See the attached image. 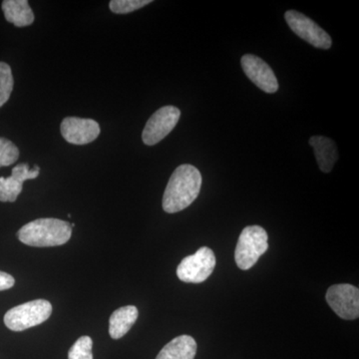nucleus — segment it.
Wrapping results in <instances>:
<instances>
[{"mask_svg":"<svg viewBox=\"0 0 359 359\" xmlns=\"http://www.w3.org/2000/svg\"><path fill=\"white\" fill-rule=\"evenodd\" d=\"M138 309L134 306H123L116 309L109 320L111 339H119L131 330L138 318Z\"/></svg>","mask_w":359,"mask_h":359,"instance_id":"obj_15","label":"nucleus"},{"mask_svg":"<svg viewBox=\"0 0 359 359\" xmlns=\"http://www.w3.org/2000/svg\"><path fill=\"white\" fill-rule=\"evenodd\" d=\"M150 4H152L151 0H112L110 1L109 7L112 13L126 14L138 11Z\"/></svg>","mask_w":359,"mask_h":359,"instance_id":"obj_19","label":"nucleus"},{"mask_svg":"<svg viewBox=\"0 0 359 359\" xmlns=\"http://www.w3.org/2000/svg\"><path fill=\"white\" fill-rule=\"evenodd\" d=\"M285 18L290 29L308 43L320 49L332 47V40L328 33L308 16L299 11H289L285 13Z\"/></svg>","mask_w":359,"mask_h":359,"instance_id":"obj_8","label":"nucleus"},{"mask_svg":"<svg viewBox=\"0 0 359 359\" xmlns=\"http://www.w3.org/2000/svg\"><path fill=\"white\" fill-rule=\"evenodd\" d=\"M197 342L190 335H180L163 347L156 359H194Z\"/></svg>","mask_w":359,"mask_h":359,"instance_id":"obj_13","label":"nucleus"},{"mask_svg":"<svg viewBox=\"0 0 359 359\" xmlns=\"http://www.w3.org/2000/svg\"><path fill=\"white\" fill-rule=\"evenodd\" d=\"M51 313L50 302L36 299L9 309L4 316V325L13 332H23L41 325L50 318Z\"/></svg>","mask_w":359,"mask_h":359,"instance_id":"obj_4","label":"nucleus"},{"mask_svg":"<svg viewBox=\"0 0 359 359\" xmlns=\"http://www.w3.org/2000/svg\"><path fill=\"white\" fill-rule=\"evenodd\" d=\"M216 257L210 248H200L192 256L186 257L177 269L179 280L187 283H204L214 271Z\"/></svg>","mask_w":359,"mask_h":359,"instance_id":"obj_5","label":"nucleus"},{"mask_svg":"<svg viewBox=\"0 0 359 359\" xmlns=\"http://www.w3.org/2000/svg\"><path fill=\"white\" fill-rule=\"evenodd\" d=\"M328 306L342 320H353L359 316V290L348 283L332 285L325 295Z\"/></svg>","mask_w":359,"mask_h":359,"instance_id":"obj_6","label":"nucleus"},{"mask_svg":"<svg viewBox=\"0 0 359 359\" xmlns=\"http://www.w3.org/2000/svg\"><path fill=\"white\" fill-rule=\"evenodd\" d=\"M92 346H93V341L91 337H80L71 347L68 353V359H93Z\"/></svg>","mask_w":359,"mask_h":359,"instance_id":"obj_18","label":"nucleus"},{"mask_svg":"<svg viewBox=\"0 0 359 359\" xmlns=\"http://www.w3.org/2000/svg\"><path fill=\"white\" fill-rule=\"evenodd\" d=\"M72 235L68 222L58 219H37L18 231V237L25 245L35 248L57 247L66 244Z\"/></svg>","mask_w":359,"mask_h":359,"instance_id":"obj_2","label":"nucleus"},{"mask_svg":"<svg viewBox=\"0 0 359 359\" xmlns=\"http://www.w3.org/2000/svg\"><path fill=\"white\" fill-rule=\"evenodd\" d=\"M14 283H15V280L13 276L4 273V271H0V292L11 289Z\"/></svg>","mask_w":359,"mask_h":359,"instance_id":"obj_20","label":"nucleus"},{"mask_svg":"<svg viewBox=\"0 0 359 359\" xmlns=\"http://www.w3.org/2000/svg\"><path fill=\"white\" fill-rule=\"evenodd\" d=\"M202 175L192 165H181L175 170L163 196V209L169 214L183 211L199 196Z\"/></svg>","mask_w":359,"mask_h":359,"instance_id":"obj_1","label":"nucleus"},{"mask_svg":"<svg viewBox=\"0 0 359 359\" xmlns=\"http://www.w3.org/2000/svg\"><path fill=\"white\" fill-rule=\"evenodd\" d=\"M1 7L6 20L16 27H25L34 22V13L27 0H4Z\"/></svg>","mask_w":359,"mask_h":359,"instance_id":"obj_14","label":"nucleus"},{"mask_svg":"<svg viewBox=\"0 0 359 359\" xmlns=\"http://www.w3.org/2000/svg\"><path fill=\"white\" fill-rule=\"evenodd\" d=\"M14 80L11 66L0 62V107L11 98L13 90Z\"/></svg>","mask_w":359,"mask_h":359,"instance_id":"obj_16","label":"nucleus"},{"mask_svg":"<svg viewBox=\"0 0 359 359\" xmlns=\"http://www.w3.org/2000/svg\"><path fill=\"white\" fill-rule=\"evenodd\" d=\"M309 145L313 148L321 171L330 173L339 160V152L334 141L325 136H313L309 139Z\"/></svg>","mask_w":359,"mask_h":359,"instance_id":"obj_12","label":"nucleus"},{"mask_svg":"<svg viewBox=\"0 0 359 359\" xmlns=\"http://www.w3.org/2000/svg\"><path fill=\"white\" fill-rule=\"evenodd\" d=\"M20 158V150L11 140L0 137V168L11 166Z\"/></svg>","mask_w":359,"mask_h":359,"instance_id":"obj_17","label":"nucleus"},{"mask_svg":"<svg viewBox=\"0 0 359 359\" xmlns=\"http://www.w3.org/2000/svg\"><path fill=\"white\" fill-rule=\"evenodd\" d=\"M61 134L68 143L86 145L98 138L100 126L93 119L67 117L61 123Z\"/></svg>","mask_w":359,"mask_h":359,"instance_id":"obj_9","label":"nucleus"},{"mask_svg":"<svg viewBox=\"0 0 359 359\" xmlns=\"http://www.w3.org/2000/svg\"><path fill=\"white\" fill-rule=\"evenodd\" d=\"M269 236L259 226H245L238 237L235 250V261L238 269H252L259 257L269 250Z\"/></svg>","mask_w":359,"mask_h":359,"instance_id":"obj_3","label":"nucleus"},{"mask_svg":"<svg viewBox=\"0 0 359 359\" xmlns=\"http://www.w3.org/2000/svg\"><path fill=\"white\" fill-rule=\"evenodd\" d=\"M39 173V166L29 169V165L26 163L14 167L11 177L0 178V202H15L22 192L23 183L27 180L36 179Z\"/></svg>","mask_w":359,"mask_h":359,"instance_id":"obj_11","label":"nucleus"},{"mask_svg":"<svg viewBox=\"0 0 359 359\" xmlns=\"http://www.w3.org/2000/svg\"><path fill=\"white\" fill-rule=\"evenodd\" d=\"M241 62L245 75L259 89L266 93H276L278 91V82L275 73L263 59L247 54L243 56Z\"/></svg>","mask_w":359,"mask_h":359,"instance_id":"obj_10","label":"nucleus"},{"mask_svg":"<svg viewBox=\"0 0 359 359\" xmlns=\"http://www.w3.org/2000/svg\"><path fill=\"white\" fill-rule=\"evenodd\" d=\"M181 111L174 106H165L156 111L148 120L142 133V140L148 146L156 145L173 131L178 124Z\"/></svg>","mask_w":359,"mask_h":359,"instance_id":"obj_7","label":"nucleus"}]
</instances>
